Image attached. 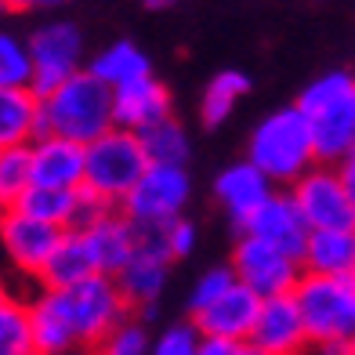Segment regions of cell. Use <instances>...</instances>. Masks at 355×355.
I'll use <instances>...</instances> for the list:
<instances>
[{
  "instance_id": "obj_20",
  "label": "cell",
  "mask_w": 355,
  "mask_h": 355,
  "mask_svg": "<svg viewBox=\"0 0 355 355\" xmlns=\"http://www.w3.org/2000/svg\"><path fill=\"white\" fill-rule=\"evenodd\" d=\"M167 272H171V261L164 254L138 247V254L116 272V283L123 290L127 304H131V312L149 315L156 309V301H159V294H164V286H167Z\"/></svg>"
},
{
  "instance_id": "obj_29",
  "label": "cell",
  "mask_w": 355,
  "mask_h": 355,
  "mask_svg": "<svg viewBox=\"0 0 355 355\" xmlns=\"http://www.w3.org/2000/svg\"><path fill=\"white\" fill-rule=\"evenodd\" d=\"M33 80H37V66H33L29 40H19L15 33H0V91L33 87Z\"/></svg>"
},
{
  "instance_id": "obj_2",
  "label": "cell",
  "mask_w": 355,
  "mask_h": 355,
  "mask_svg": "<svg viewBox=\"0 0 355 355\" xmlns=\"http://www.w3.org/2000/svg\"><path fill=\"white\" fill-rule=\"evenodd\" d=\"M294 105L309 120L319 164H337L355 149V73L330 69L315 76Z\"/></svg>"
},
{
  "instance_id": "obj_30",
  "label": "cell",
  "mask_w": 355,
  "mask_h": 355,
  "mask_svg": "<svg viewBox=\"0 0 355 355\" xmlns=\"http://www.w3.org/2000/svg\"><path fill=\"white\" fill-rule=\"evenodd\" d=\"M33 185V159H29V145H15V149H0V203L4 211Z\"/></svg>"
},
{
  "instance_id": "obj_1",
  "label": "cell",
  "mask_w": 355,
  "mask_h": 355,
  "mask_svg": "<svg viewBox=\"0 0 355 355\" xmlns=\"http://www.w3.org/2000/svg\"><path fill=\"white\" fill-rule=\"evenodd\" d=\"M243 159H250L265 178H272V185H286V189L309 174L319 164V153L301 109L283 105L276 112H268L265 120H257L247 138Z\"/></svg>"
},
{
  "instance_id": "obj_36",
  "label": "cell",
  "mask_w": 355,
  "mask_h": 355,
  "mask_svg": "<svg viewBox=\"0 0 355 355\" xmlns=\"http://www.w3.org/2000/svg\"><path fill=\"white\" fill-rule=\"evenodd\" d=\"M337 174H341V182H345V189H348V196H352V203H355V149L348 153V156H341L337 159Z\"/></svg>"
},
{
  "instance_id": "obj_34",
  "label": "cell",
  "mask_w": 355,
  "mask_h": 355,
  "mask_svg": "<svg viewBox=\"0 0 355 355\" xmlns=\"http://www.w3.org/2000/svg\"><path fill=\"white\" fill-rule=\"evenodd\" d=\"M159 239H164V250H167L171 261H182V257H189L196 250L200 229H196V221H189V218H174L171 225H159Z\"/></svg>"
},
{
  "instance_id": "obj_21",
  "label": "cell",
  "mask_w": 355,
  "mask_h": 355,
  "mask_svg": "<svg viewBox=\"0 0 355 355\" xmlns=\"http://www.w3.org/2000/svg\"><path fill=\"white\" fill-rule=\"evenodd\" d=\"M44 135V109L33 87L0 91V149L33 145Z\"/></svg>"
},
{
  "instance_id": "obj_26",
  "label": "cell",
  "mask_w": 355,
  "mask_h": 355,
  "mask_svg": "<svg viewBox=\"0 0 355 355\" xmlns=\"http://www.w3.org/2000/svg\"><path fill=\"white\" fill-rule=\"evenodd\" d=\"M250 91V76L239 73V69H221L211 84L203 87V98H200V120L203 127H218L232 116L236 102Z\"/></svg>"
},
{
  "instance_id": "obj_14",
  "label": "cell",
  "mask_w": 355,
  "mask_h": 355,
  "mask_svg": "<svg viewBox=\"0 0 355 355\" xmlns=\"http://www.w3.org/2000/svg\"><path fill=\"white\" fill-rule=\"evenodd\" d=\"M243 232L265 239V243H272V247H279L283 254L297 257V261L304 257V247H309V236H312L309 221H304V214H301V207L294 203V196H290V189L286 192H272V200L250 218V225Z\"/></svg>"
},
{
  "instance_id": "obj_35",
  "label": "cell",
  "mask_w": 355,
  "mask_h": 355,
  "mask_svg": "<svg viewBox=\"0 0 355 355\" xmlns=\"http://www.w3.org/2000/svg\"><path fill=\"white\" fill-rule=\"evenodd\" d=\"M247 341H225V337H203L200 355H243Z\"/></svg>"
},
{
  "instance_id": "obj_40",
  "label": "cell",
  "mask_w": 355,
  "mask_h": 355,
  "mask_svg": "<svg viewBox=\"0 0 355 355\" xmlns=\"http://www.w3.org/2000/svg\"><path fill=\"white\" fill-rule=\"evenodd\" d=\"M69 355H98V348H76V352H69Z\"/></svg>"
},
{
  "instance_id": "obj_37",
  "label": "cell",
  "mask_w": 355,
  "mask_h": 355,
  "mask_svg": "<svg viewBox=\"0 0 355 355\" xmlns=\"http://www.w3.org/2000/svg\"><path fill=\"white\" fill-rule=\"evenodd\" d=\"M51 4H62V0H4L8 11H33V8H51Z\"/></svg>"
},
{
  "instance_id": "obj_19",
  "label": "cell",
  "mask_w": 355,
  "mask_h": 355,
  "mask_svg": "<svg viewBox=\"0 0 355 355\" xmlns=\"http://www.w3.org/2000/svg\"><path fill=\"white\" fill-rule=\"evenodd\" d=\"M80 232L87 236L94 257H98L102 276H116V272L138 254V225L127 218L120 207L105 211L98 221L87 225V229H80Z\"/></svg>"
},
{
  "instance_id": "obj_16",
  "label": "cell",
  "mask_w": 355,
  "mask_h": 355,
  "mask_svg": "<svg viewBox=\"0 0 355 355\" xmlns=\"http://www.w3.org/2000/svg\"><path fill=\"white\" fill-rule=\"evenodd\" d=\"M261 297L254 294L250 286L236 283L225 297H218L211 309H203L196 315H189L200 327L203 337H225V341H250V334L257 327V315H261Z\"/></svg>"
},
{
  "instance_id": "obj_31",
  "label": "cell",
  "mask_w": 355,
  "mask_h": 355,
  "mask_svg": "<svg viewBox=\"0 0 355 355\" xmlns=\"http://www.w3.org/2000/svg\"><path fill=\"white\" fill-rule=\"evenodd\" d=\"M236 283H239V279H236L232 265H214V268L200 272L196 283H192V290H189V315H196V312H203V309H211V304H214L218 297L229 294Z\"/></svg>"
},
{
  "instance_id": "obj_33",
  "label": "cell",
  "mask_w": 355,
  "mask_h": 355,
  "mask_svg": "<svg viewBox=\"0 0 355 355\" xmlns=\"http://www.w3.org/2000/svg\"><path fill=\"white\" fill-rule=\"evenodd\" d=\"M203 334L196 322H171L167 330H159L153 337V355H200Z\"/></svg>"
},
{
  "instance_id": "obj_38",
  "label": "cell",
  "mask_w": 355,
  "mask_h": 355,
  "mask_svg": "<svg viewBox=\"0 0 355 355\" xmlns=\"http://www.w3.org/2000/svg\"><path fill=\"white\" fill-rule=\"evenodd\" d=\"M174 4H178V0H145V8H153V11H167Z\"/></svg>"
},
{
  "instance_id": "obj_17",
  "label": "cell",
  "mask_w": 355,
  "mask_h": 355,
  "mask_svg": "<svg viewBox=\"0 0 355 355\" xmlns=\"http://www.w3.org/2000/svg\"><path fill=\"white\" fill-rule=\"evenodd\" d=\"M29 312H33L37 355H69L80 348V337L73 330V319H69L66 301H62V290L37 286V294L29 297Z\"/></svg>"
},
{
  "instance_id": "obj_5",
  "label": "cell",
  "mask_w": 355,
  "mask_h": 355,
  "mask_svg": "<svg viewBox=\"0 0 355 355\" xmlns=\"http://www.w3.org/2000/svg\"><path fill=\"white\" fill-rule=\"evenodd\" d=\"M294 301L304 315L312 345H352L355 337V276L304 272Z\"/></svg>"
},
{
  "instance_id": "obj_11",
  "label": "cell",
  "mask_w": 355,
  "mask_h": 355,
  "mask_svg": "<svg viewBox=\"0 0 355 355\" xmlns=\"http://www.w3.org/2000/svg\"><path fill=\"white\" fill-rule=\"evenodd\" d=\"M62 236H66V229L26 218L19 211H4V218H0V243H4L11 268L26 279H33L37 286L44 279V268L51 261V254L62 243Z\"/></svg>"
},
{
  "instance_id": "obj_10",
  "label": "cell",
  "mask_w": 355,
  "mask_h": 355,
  "mask_svg": "<svg viewBox=\"0 0 355 355\" xmlns=\"http://www.w3.org/2000/svg\"><path fill=\"white\" fill-rule=\"evenodd\" d=\"M290 196L301 207L309 229H355V203L334 164H315L290 185Z\"/></svg>"
},
{
  "instance_id": "obj_4",
  "label": "cell",
  "mask_w": 355,
  "mask_h": 355,
  "mask_svg": "<svg viewBox=\"0 0 355 355\" xmlns=\"http://www.w3.org/2000/svg\"><path fill=\"white\" fill-rule=\"evenodd\" d=\"M149 156L141 149V138L135 131L112 127L98 141L87 145V174H84V189L91 196H98L109 207H120L131 189L149 171Z\"/></svg>"
},
{
  "instance_id": "obj_12",
  "label": "cell",
  "mask_w": 355,
  "mask_h": 355,
  "mask_svg": "<svg viewBox=\"0 0 355 355\" xmlns=\"http://www.w3.org/2000/svg\"><path fill=\"white\" fill-rule=\"evenodd\" d=\"M272 192H276L272 189V178H265L250 159L229 164L214 178V200L221 203L225 218H229L239 232H243L250 225V218L272 200Z\"/></svg>"
},
{
  "instance_id": "obj_18",
  "label": "cell",
  "mask_w": 355,
  "mask_h": 355,
  "mask_svg": "<svg viewBox=\"0 0 355 355\" xmlns=\"http://www.w3.org/2000/svg\"><path fill=\"white\" fill-rule=\"evenodd\" d=\"M167 116H171V91L164 87V80H156V73L112 91V120L123 131L138 135Z\"/></svg>"
},
{
  "instance_id": "obj_32",
  "label": "cell",
  "mask_w": 355,
  "mask_h": 355,
  "mask_svg": "<svg viewBox=\"0 0 355 355\" xmlns=\"http://www.w3.org/2000/svg\"><path fill=\"white\" fill-rule=\"evenodd\" d=\"M98 355H153V334L138 315H131L98 345Z\"/></svg>"
},
{
  "instance_id": "obj_22",
  "label": "cell",
  "mask_w": 355,
  "mask_h": 355,
  "mask_svg": "<svg viewBox=\"0 0 355 355\" xmlns=\"http://www.w3.org/2000/svg\"><path fill=\"white\" fill-rule=\"evenodd\" d=\"M91 276H102V272H98V257H94L87 236L80 229H66L58 250L51 254V261H47V268H44L40 286L66 290V286H76V283H84Z\"/></svg>"
},
{
  "instance_id": "obj_6",
  "label": "cell",
  "mask_w": 355,
  "mask_h": 355,
  "mask_svg": "<svg viewBox=\"0 0 355 355\" xmlns=\"http://www.w3.org/2000/svg\"><path fill=\"white\" fill-rule=\"evenodd\" d=\"M62 301H66V309H69L80 348H98L123 319L135 315L120 283H116V276H91L76 286H66L62 290Z\"/></svg>"
},
{
  "instance_id": "obj_27",
  "label": "cell",
  "mask_w": 355,
  "mask_h": 355,
  "mask_svg": "<svg viewBox=\"0 0 355 355\" xmlns=\"http://www.w3.org/2000/svg\"><path fill=\"white\" fill-rule=\"evenodd\" d=\"M141 138V149L145 156H149L153 167H185L189 159V131L182 127V120H159L153 127H145V131H138Z\"/></svg>"
},
{
  "instance_id": "obj_7",
  "label": "cell",
  "mask_w": 355,
  "mask_h": 355,
  "mask_svg": "<svg viewBox=\"0 0 355 355\" xmlns=\"http://www.w3.org/2000/svg\"><path fill=\"white\" fill-rule=\"evenodd\" d=\"M229 265L236 272V279L243 286H250L261 301L294 294L301 276H304V265L297 261V257H290L279 247H272L257 236H247V232L236 239Z\"/></svg>"
},
{
  "instance_id": "obj_28",
  "label": "cell",
  "mask_w": 355,
  "mask_h": 355,
  "mask_svg": "<svg viewBox=\"0 0 355 355\" xmlns=\"http://www.w3.org/2000/svg\"><path fill=\"white\" fill-rule=\"evenodd\" d=\"M0 355H37L33 312H29V301L15 294L0 297Z\"/></svg>"
},
{
  "instance_id": "obj_41",
  "label": "cell",
  "mask_w": 355,
  "mask_h": 355,
  "mask_svg": "<svg viewBox=\"0 0 355 355\" xmlns=\"http://www.w3.org/2000/svg\"><path fill=\"white\" fill-rule=\"evenodd\" d=\"M348 352H352V355H355V337H352V345H348Z\"/></svg>"
},
{
  "instance_id": "obj_3",
  "label": "cell",
  "mask_w": 355,
  "mask_h": 355,
  "mask_svg": "<svg viewBox=\"0 0 355 355\" xmlns=\"http://www.w3.org/2000/svg\"><path fill=\"white\" fill-rule=\"evenodd\" d=\"M44 109V135L69 138L76 145L98 141L105 131L116 127L112 120V91L94 80L87 69L55 87L47 98H40Z\"/></svg>"
},
{
  "instance_id": "obj_39",
  "label": "cell",
  "mask_w": 355,
  "mask_h": 355,
  "mask_svg": "<svg viewBox=\"0 0 355 355\" xmlns=\"http://www.w3.org/2000/svg\"><path fill=\"white\" fill-rule=\"evenodd\" d=\"M243 355H268V352H261L257 345H250V341H247V345H243Z\"/></svg>"
},
{
  "instance_id": "obj_9",
  "label": "cell",
  "mask_w": 355,
  "mask_h": 355,
  "mask_svg": "<svg viewBox=\"0 0 355 355\" xmlns=\"http://www.w3.org/2000/svg\"><path fill=\"white\" fill-rule=\"evenodd\" d=\"M192 196V182L185 167H149L145 178L131 189V196L120 203V211L138 229H159L174 218H185V203Z\"/></svg>"
},
{
  "instance_id": "obj_23",
  "label": "cell",
  "mask_w": 355,
  "mask_h": 355,
  "mask_svg": "<svg viewBox=\"0 0 355 355\" xmlns=\"http://www.w3.org/2000/svg\"><path fill=\"white\" fill-rule=\"evenodd\" d=\"M301 265L315 276H355V229H315Z\"/></svg>"
},
{
  "instance_id": "obj_15",
  "label": "cell",
  "mask_w": 355,
  "mask_h": 355,
  "mask_svg": "<svg viewBox=\"0 0 355 355\" xmlns=\"http://www.w3.org/2000/svg\"><path fill=\"white\" fill-rule=\"evenodd\" d=\"M33 159V185L47 189H84L87 174V145H76L58 135H40L29 145Z\"/></svg>"
},
{
  "instance_id": "obj_25",
  "label": "cell",
  "mask_w": 355,
  "mask_h": 355,
  "mask_svg": "<svg viewBox=\"0 0 355 355\" xmlns=\"http://www.w3.org/2000/svg\"><path fill=\"white\" fill-rule=\"evenodd\" d=\"M84 189H47V185H29L8 211H19L26 218H37L58 229H73L76 225V207Z\"/></svg>"
},
{
  "instance_id": "obj_8",
  "label": "cell",
  "mask_w": 355,
  "mask_h": 355,
  "mask_svg": "<svg viewBox=\"0 0 355 355\" xmlns=\"http://www.w3.org/2000/svg\"><path fill=\"white\" fill-rule=\"evenodd\" d=\"M29 51H33V66H37L33 91L40 98H47L55 87H62L66 80H73L76 73L87 69L84 37H80V29L66 19L37 26L33 33H29Z\"/></svg>"
},
{
  "instance_id": "obj_13",
  "label": "cell",
  "mask_w": 355,
  "mask_h": 355,
  "mask_svg": "<svg viewBox=\"0 0 355 355\" xmlns=\"http://www.w3.org/2000/svg\"><path fill=\"white\" fill-rule=\"evenodd\" d=\"M250 345H257L268 355H309L312 352V337H309V327H304V315L297 309L294 294L268 297L261 304Z\"/></svg>"
},
{
  "instance_id": "obj_24",
  "label": "cell",
  "mask_w": 355,
  "mask_h": 355,
  "mask_svg": "<svg viewBox=\"0 0 355 355\" xmlns=\"http://www.w3.org/2000/svg\"><path fill=\"white\" fill-rule=\"evenodd\" d=\"M87 73L94 80H102L109 91H116V87L135 84L141 76H153V62L135 40H112L109 47H102V51L87 62Z\"/></svg>"
}]
</instances>
